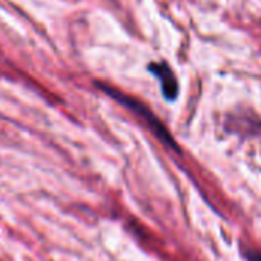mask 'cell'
Returning <instances> with one entry per match:
<instances>
[{"mask_svg": "<svg viewBox=\"0 0 261 261\" xmlns=\"http://www.w3.org/2000/svg\"><path fill=\"white\" fill-rule=\"evenodd\" d=\"M97 85H98V88H100L101 91H105L108 95H111V97L115 98L118 103L124 105V106L129 108L130 111H134L139 117H142V118L145 120V123L151 127L152 133L157 136L159 140H162V142H163L166 146H169L171 149L178 151V146H177L175 140L171 137L169 130L165 127V124L154 115V112H152L148 106H145L143 103H140V101L136 100V98H130V97H127V95L118 92L117 89H114V88H111V86H106V85H103V83H97Z\"/></svg>", "mask_w": 261, "mask_h": 261, "instance_id": "cell-1", "label": "cell"}, {"mask_svg": "<svg viewBox=\"0 0 261 261\" xmlns=\"http://www.w3.org/2000/svg\"><path fill=\"white\" fill-rule=\"evenodd\" d=\"M149 71L160 80L162 85V92L166 100H175L178 95V82L172 69L166 63H151Z\"/></svg>", "mask_w": 261, "mask_h": 261, "instance_id": "cell-2", "label": "cell"}, {"mask_svg": "<svg viewBox=\"0 0 261 261\" xmlns=\"http://www.w3.org/2000/svg\"><path fill=\"white\" fill-rule=\"evenodd\" d=\"M246 258H247V261H261V252L247 249L246 250Z\"/></svg>", "mask_w": 261, "mask_h": 261, "instance_id": "cell-3", "label": "cell"}]
</instances>
